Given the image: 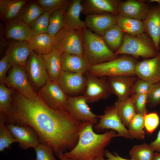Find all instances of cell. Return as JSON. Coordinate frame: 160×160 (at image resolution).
<instances>
[{
	"mask_svg": "<svg viewBox=\"0 0 160 160\" xmlns=\"http://www.w3.org/2000/svg\"><path fill=\"white\" fill-rule=\"evenodd\" d=\"M5 114L6 123L33 128L40 143L50 147L57 156L60 152L72 149L81 131L90 124L76 119L65 109L51 108L37 94L35 99L31 100L15 89L11 107Z\"/></svg>",
	"mask_w": 160,
	"mask_h": 160,
	"instance_id": "cell-1",
	"label": "cell"
},
{
	"mask_svg": "<svg viewBox=\"0 0 160 160\" xmlns=\"http://www.w3.org/2000/svg\"><path fill=\"white\" fill-rule=\"evenodd\" d=\"M93 126L89 124L81 132L76 145L64 155L71 160H93L105 156V149L112 139L118 137L114 130L107 131L101 134L94 132Z\"/></svg>",
	"mask_w": 160,
	"mask_h": 160,
	"instance_id": "cell-2",
	"label": "cell"
},
{
	"mask_svg": "<svg viewBox=\"0 0 160 160\" xmlns=\"http://www.w3.org/2000/svg\"><path fill=\"white\" fill-rule=\"evenodd\" d=\"M82 32L84 57L91 66L119 57L108 47L101 36L87 28Z\"/></svg>",
	"mask_w": 160,
	"mask_h": 160,
	"instance_id": "cell-3",
	"label": "cell"
},
{
	"mask_svg": "<svg viewBox=\"0 0 160 160\" xmlns=\"http://www.w3.org/2000/svg\"><path fill=\"white\" fill-rule=\"evenodd\" d=\"M159 52L151 39L143 33L136 36L124 33L122 44L115 53L117 55H129L148 59L156 56Z\"/></svg>",
	"mask_w": 160,
	"mask_h": 160,
	"instance_id": "cell-4",
	"label": "cell"
},
{
	"mask_svg": "<svg viewBox=\"0 0 160 160\" xmlns=\"http://www.w3.org/2000/svg\"><path fill=\"white\" fill-rule=\"evenodd\" d=\"M137 62L131 57L123 56L111 61L91 65L88 73L99 77L135 75Z\"/></svg>",
	"mask_w": 160,
	"mask_h": 160,
	"instance_id": "cell-5",
	"label": "cell"
},
{
	"mask_svg": "<svg viewBox=\"0 0 160 160\" xmlns=\"http://www.w3.org/2000/svg\"><path fill=\"white\" fill-rule=\"evenodd\" d=\"M54 47L61 54L84 57L82 30L76 29L65 25L55 36Z\"/></svg>",
	"mask_w": 160,
	"mask_h": 160,
	"instance_id": "cell-6",
	"label": "cell"
},
{
	"mask_svg": "<svg viewBox=\"0 0 160 160\" xmlns=\"http://www.w3.org/2000/svg\"><path fill=\"white\" fill-rule=\"evenodd\" d=\"M97 116L99 121L94 127L96 132H100L106 129H111L116 132L118 137L132 139L128 129L120 118L114 105L107 107L103 114L97 115Z\"/></svg>",
	"mask_w": 160,
	"mask_h": 160,
	"instance_id": "cell-7",
	"label": "cell"
},
{
	"mask_svg": "<svg viewBox=\"0 0 160 160\" xmlns=\"http://www.w3.org/2000/svg\"><path fill=\"white\" fill-rule=\"evenodd\" d=\"M48 106L54 109H65L69 97L57 81H47L37 92Z\"/></svg>",
	"mask_w": 160,
	"mask_h": 160,
	"instance_id": "cell-8",
	"label": "cell"
},
{
	"mask_svg": "<svg viewBox=\"0 0 160 160\" xmlns=\"http://www.w3.org/2000/svg\"><path fill=\"white\" fill-rule=\"evenodd\" d=\"M25 70L35 91L41 88L49 79L43 59L34 51L28 59Z\"/></svg>",
	"mask_w": 160,
	"mask_h": 160,
	"instance_id": "cell-9",
	"label": "cell"
},
{
	"mask_svg": "<svg viewBox=\"0 0 160 160\" xmlns=\"http://www.w3.org/2000/svg\"><path fill=\"white\" fill-rule=\"evenodd\" d=\"M4 84L17 90L27 99L34 100L37 95L24 69L12 67L5 79Z\"/></svg>",
	"mask_w": 160,
	"mask_h": 160,
	"instance_id": "cell-10",
	"label": "cell"
},
{
	"mask_svg": "<svg viewBox=\"0 0 160 160\" xmlns=\"http://www.w3.org/2000/svg\"><path fill=\"white\" fill-rule=\"evenodd\" d=\"M85 97L82 95L69 97L65 110L76 119L93 126L98 123L97 115L92 112Z\"/></svg>",
	"mask_w": 160,
	"mask_h": 160,
	"instance_id": "cell-11",
	"label": "cell"
},
{
	"mask_svg": "<svg viewBox=\"0 0 160 160\" xmlns=\"http://www.w3.org/2000/svg\"><path fill=\"white\" fill-rule=\"evenodd\" d=\"M87 82L83 95L87 102L93 103L109 98L112 94L106 77H99L86 74Z\"/></svg>",
	"mask_w": 160,
	"mask_h": 160,
	"instance_id": "cell-12",
	"label": "cell"
},
{
	"mask_svg": "<svg viewBox=\"0 0 160 160\" xmlns=\"http://www.w3.org/2000/svg\"><path fill=\"white\" fill-rule=\"evenodd\" d=\"M57 81L68 96L73 97L83 95L86 88L87 79L83 73L62 71Z\"/></svg>",
	"mask_w": 160,
	"mask_h": 160,
	"instance_id": "cell-13",
	"label": "cell"
},
{
	"mask_svg": "<svg viewBox=\"0 0 160 160\" xmlns=\"http://www.w3.org/2000/svg\"><path fill=\"white\" fill-rule=\"evenodd\" d=\"M6 124L18 143L21 149H34L40 143L37 134L30 126L11 123H6Z\"/></svg>",
	"mask_w": 160,
	"mask_h": 160,
	"instance_id": "cell-14",
	"label": "cell"
},
{
	"mask_svg": "<svg viewBox=\"0 0 160 160\" xmlns=\"http://www.w3.org/2000/svg\"><path fill=\"white\" fill-rule=\"evenodd\" d=\"M135 75L137 78L152 84L160 82V54L137 62Z\"/></svg>",
	"mask_w": 160,
	"mask_h": 160,
	"instance_id": "cell-15",
	"label": "cell"
},
{
	"mask_svg": "<svg viewBox=\"0 0 160 160\" xmlns=\"http://www.w3.org/2000/svg\"><path fill=\"white\" fill-rule=\"evenodd\" d=\"M32 50L27 41L12 42L9 43L5 55L12 67L25 69L28 59Z\"/></svg>",
	"mask_w": 160,
	"mask_h": 160,
	"instance_id": "cell-16",
	"label": "cell"
},
{
	"mask_svg": "<svg viewBox=\"0 0 160 160\" xmlns=\"http://www.w3.org/2000/svg\"><path fill=\"white\" fill-rule=\"evenodd\" d=\"M106 77L111 93L121 100L130 97L131 88L137 79L135 75H120Z\"/></svg>",
	"mask_w": 160,
	"mask_h": 160,
	"instance_id": "cell-17",
	"label": "cell"
},
{
	"mask_svg": "<svg viewBox=\"0 0 160 160\" xmlns=\"http://www.w3.org/2000/svg\"><path fill=\"white\" fill-rule=\"evenodd\" d=\"M121 1L115 0H85L82 1V13L86 16L92 14L111 13L119 15L118 9Z\"/></svg>",
	"mask_w": 160,
	"mask_h": 160,
	"instance_id": "cell-18",
	"label": "cell"
},
{
	"mask_svg": "<svg viewBox=\"0 0 160 160\" xmlns=\"http://www.w3.org/2000/svg\"><path fill=\"white\" fill-rule=\"evenodd\" d=\"M148 4L142 1L127 0L120 2L118 11L119 15L128 18L144 20L150 9Z\"/></svg>",
	"mask_w": 160,
	"mask_h": 160,
	"instance_id": "cell-19",
	"label": "cell"
},
{
	"mask_svg": "<svg viewBox=\"0 0 160 160\" xmlns=\"http://www.w3.org/2000/svg\"><path fill=\"white\" fill-rule=\"evenodd\" d=\"M116 20L117 16L105 13L87 15L84 22L86 28L102 37L108 28L116 24Z\"/></svg>",
	"mask_w": 160,
	"mask_h": 160,
	"instance_id": "cell-20",
	"label": "cell"
},
{
	"mask_svg": "<svg viewBox=\"0 0 160 160\" xmlns=\"http://www.w3.org/2000/svg\"><path fill=\"white\" fill-rule=\"evenodd\" d=\"M6 23L3 33L7 39L27 41L32 35L29 26L18 17Z\"/></svg>",
	"mask_w": 160,
	"mask_h": 160,
	"instance_id": "cell-21",
	"label": "cell"
},
{
	"mask_svg": "<svg viewBox=\"0 0 160 160\" xmlns=\"http://www.w3.org/2000/svg\"><path fill=\"white\" fill-rule=\"evenodd\" d=\"M144 31L152 41L158 51L160 41V6L150 8L143 22Z\"/></svg>",
	"mask_w": 160,
	"mask_h": 160,
	"instance_id": "cell-22",
	"label": "cell"
},
{
	"mask_svg": "<svg viewBox=\"0 0 160 160\" xmlns=\"http://www.w3.org/2000/svg\"><path fill=\"white\" fill-rule=\"evenodd\" d=\"M82 0L70 1L64 13L65 25L73 29L81 30L86 28L84 21L80 18L83 9Z\"/></svg>",
	"mask_w": 160,
	"mask_h": 160,
	"instance_id": "cell-23",
	"label": "cell"
},
{
	"mask_svg": "<svg viewBox=\"0 0 160 160\" xmlns=\"http://www.w3.org/2000/svg\"><path fill=\"white\" fill-rule=\"evenodd\" d=\"M62 71L84 74L88 72L91 66L84 57L66 53L61 54Z\"/></svg>",
	"mask_w": 160,
	"mask_h": 160,
	"instance_id": "cell-24",
	"label": "cell"
},
{
	"mask_svg": "<svg viewBox=\"0 0 160 160\" xmlns=\"http://www.w3.org/2000/svg\"><path fill=\"white\" fill-rule=\"evenodd\" d=\"M40 56L44 62L49 79L57 81L62 71L61 54L54 47L50 52Z\"/></svg>",
	"mask_w": 160,
	"mask_h": 160,
	"instance_id": "cell-25",
	"label": "cell"
},
{
	"mask_svg": "<svg viewBox=\"0 0 160 160\" xmlns=\"http://www.w3.org/2000/svg\"><path fill=\"white\" fill-rule=\"evenodd\" d=\"M55 37L48 33L32 35L27 41L32 51L40 55L46 54L53 49Z\"/></svg>",
	"mask_w": 160,
	"mask_h": 160,
	"instance_id": "cell-26",
	"label": "cell"
},
{
	"mask_svg": "<svg viewBox=\"0 0 160 160\" xmlns=\"http://www.w3.org/2000/svg\"><path fill=\"white\" fill-rule=\"evenodd\" d=\"M25 0H0V18L7 22L17 17L23 6L27 2Z\"/></svg>",
	"mask_w": 160,
	"mask_h": 160,
	"instance_id": "cell-27",
	"label": "cell"
},
{
	"mask_svg": "<svg viewBox=\"0 0 160 160\" xmlns=\"http://www.w3.org/2000/svg\"><path fill=\"white\" fill-rule=\"evenodd\" d=\"M123 33L119 26L115 24L108 28L102 37L108 47L115 53L122 44Z\"/></svg>",
	"mask_w": 160,
	"mask_h": 160,
	"instance_id": "cell-28",
	"label": "cell"
},
{
	"mask_svg": "<svg viewBox=\"0 0 160 160\" xmlns=\"http://www.w3.org/2000/svg\"><path fill=\"white\" fill-rule=\"evenodd\" d=\"M116 24L123 32L132 36H136L143 33V22L142 20L117 16Z\"/></svg>",
	"mask_w": 160,
	"mask_h": 160,
	"instance_id": "cell-29",
	"label": "cell"
},
{
	"mask_svg": "<svg viewBox=\"0 0 160 160\" xmlns=\"http://www.w3.org/2000/svg\"><path fill=\"white\" fill-rule=\"evenodd\" d=\"M114 105L121 121L126 127H128L137 113L132 97H130L124 100L117 99Z\"/></svg>",
	"mask_w": 160,
	"mask_h": 160,
	"instance_id": "cell-30",
	"label": "cell"
},
{
	"mask_svg": "<svg viewBox=\"0 0 160 160\" xmlns=\"http://www.w3.org/2000/svg\"><path fill=\"white\" fill-rule=\"evenodd\" d=\"M26 4L23 7L18 17L29 26L44 11L36 3Z\"/></svg>",
	"mask_w": 160,
	"mask_h": 160,
	"instance_id": "cell-31",
	"label": "cell"
},
{
	"mask_svg": "<svg viewBox=\"0 0 160 160\" xmlns=\"http://www.w3.org/2000/svg\"><path fill=\"white\" fill-rule=\"evenodd\" d=\"M5 113L0 112V151L10 149L11 144L17 142L5 124Z\"/></svg>",
	"mask_w": 160,
	"mask_h": 160,
	"instance_id": "cell-32",
	"label": "cell"
},
{
	"mask_svg": "<svg viewBox=\"0 0 160 160\" xmlns=\"http://www.w3.org/2000/svg\"><path fill=\"white\" fill-rule=\"evenodd\" d=\"M154 150L150 145L143 143L133 146L129 151L133 160H152Z\"/></svg>",
	"mask_w": 160,
	"mask_h": 160,
	"instance_id": "cell-33",
	"label": "cell"
},
{
	"mask_svg": "<svg viewBox=\"0 0 160 160\" xmlns=\"http://www.w3.org/2000/svg\"><path fill=\"white\" fill-rule=\"evenodd\" d=\"M129 133L132 138L143 140L145 137L143 115L136 113L128 127Z\"/></svg>",
	"mask_w": 160,
	"mask_h": 160,
	"instance_id": "cell-34",
	"label": "cell"
},
{
	"mask_svg": "<svg viewBox=\"0 0 160 160\" xmlns=\"http://www.w3.org/2000/svg\"><path fill=\"white\" fill-rule=\"evenodd\" d=\"M64 12L65 11L59 10L53 12L50 14L47 33L55 37L64 26Z\"/></svg>",
	"mask_w": 160,
	"mask_h": 160,
	"instance_id": "cell-35",
	"label": "cell"
},
{
	"mask_svg": "<svg viewBox=\"0 0 160 160\" xmlns=\"http://www.w3.org/2000/svg\"><path fill=\"white\" fill-rule=\"evenodd\" d=\"M50 13L44 12L29 26L32 35L47 33Z\"/></svg>",
	"mask_w": 160,
	"mask_h": 160,
	"instance_id": "cell-36",
	"label": "cell"
},
{
	"mask_svg": "<svg viewBox=\"0 0 160 160\" xmlns=\"http://www.w3.org/2000/svg\"><path fill=\"white\" fill-rule=\"evenodd\" d=\"M69 1L67 0H39L37 2L44 12L52 13L59 10L65 11Z\"/></svg>",
	"mask_w": 160,
	"mask_h": 160,
	"instance_id": "cell-37",
	"label": "cell"
},
{
	"mask_svg": "<svg viewBox=\"0 0 160 160\" xmlns=\"http://www.w3.org/2000/svg\"><path fill=\"white\" fill-rule=\"evenodd\" d=\"M14 89L7 87L4 84L0 85V112L6 113L9 109L12 103Z\"/></svg>",
	"mask_w": 160,
	"mask_h": 160,
	"instance_id": "cell-38",
	"label": "cell"
},
{
	"mask_svg": "<svg viewBox=\"0 0 160 160\" xmlns=\"http://www.w3.org/2000/svg\"><path fill=\"white\" fill-rule=\"evenodd\" d=\"M144 126L146 131L152 134L159 126L160 122L158 113L153 112L147 113L143 115Z\"/></svg>",
	"mask_w": 160,
	"mask_h": 160,
	"instance_id": "cell-39",
	"label": "cell"
},
{
	"mask_svg": "<svg viewBox=\"0 0 160 160\" xmlns=\"http://www.w3.org/2000/svg\"><path fill=\"white\" fill-rule=\"evenodd\" d=\"M153 84L137 78L131 90L130 97L143 94H148L150 91Z\"/></svg>",
	"mask_w": 160,
	"mask_h": 160,
	"instance_id": "cell-40",
	"label": "cell"
},
{
	"mask_svg": "<svg viewBox=\"0 0 160 160\" xmlns=\"http://www.w3.org/2000/svg\"><path fill=\"white\" fill-rule=\"evenodd\" d=\"M147 105L152 108L160 105V82L153 84L147 94Z\"/></svg>",
	"mask_w": 160,
	"mask_h": 160,
	"instance_id": "cell-41",
	"label": "cell"
},
{
	"mask_svg": "<svg viewBox=\"0 0 160 160\" xmlns=\"http://www.w3.org/2000/svg\"><path fill=\"white\" fill-rule=\"evenodd\" d=\"M132 97L137 113L143 115L148 113L147 94H143L131 97Z\"/></svg>",
	"mask_w": 160,
	"mask_h": 160,
	"instance_id": "cell-42",
	"label": "cell"
},
{
	"mask_svg": "<svg viewBox=\"0 0 160 160\" xmlns=\"http://www.w3.org/2000/svg\"><path fill=\"white\" fill-rule=\"evenodd\" d=\"M34 149L36 160H57L53 155L52 150L45 145L40 143Z\"/></svg>",
	"mask_w": 160,
	"mask_h": 160,
	"instance_id": "cell-43",
	"label": "cell"
},
{
	"mask_svg": "<svg viewBox=\"0 0 160 160\" xmlns=\"http://www.w3.org/2000/svg\"><path fill=\"white\" fill-rule=\"evenodd\" d=\"M12 67L8 58L5 55L0 60V83L4 84L8 70Z\"/></svg>",
	"mask_w": 160,
	"mask_h": 160,
	"instance_id": "cell-44",
	"label": "cell"
},
{
	"mask_svg": "<svg viewBox=\"0 0 160 160\" xmlns=\"http://www.w3.org/2000/svg\"><path fill=\"white\" fill-rule=\"evenodd\" d=\"M105 156L107 158L106 160H133L132 159H128L123 158L116 152L114 153V155L113 154L108 150H105Z\"/></svg>",
	"mask_w": 160,
	"mask_h": 160,
	"instance_id": "cell-45",
	"label": "cell"
},
{
	"mask_svg": "<svg viewBox=\"0 0 160 160\" xmlns=\"http://www.w3.org/2000/svg\"><path fill=\"white\" fill-rule=\"evenodd\" d=\"M154 151L160 153V130L158 132L156 139L150 144Z\"/></svg>",
	"mask_w": 160,
	"mask_h": 160,
	"instance_id": "cell-46",
	"label": "cell"
},
{
	"mask_svg": "<svg viewBox=\"0 0 160 160\" xmlns=\"http://www.w3.org/2000/svg\"><path fill=\"white\" fill-rule=\"evenodd\" d=\"M58 159L60 160H71L66 157L62 152H60L57 155Z\"/></svg>",
	"mask_w": 160,
	"mask_h": 160,
	"instance_id": "cell-47",
	"label": "cell"
},
{
	"mask_svg": "<svg viewBox=\"0 0 160 160\" xmlns=\"http://www.w3.org/2000/svg\"><path fill=\"white\" fill-rule=\"evenodd\" d=\"M152 160H160V153H154Z\"/></svg>",
	"mask_w": 160,
	"mask_h": 160,
	"instance_id": "cell-48",
	"label": "cell"
},
{
	"mask_svg": "<svg viewBox=\"0 0 160 160\" xmlns=\"http://www.w3.org/2000/svg\"><path fill=\"white\" fill-rule=\"evenodd\" d=\"M148 1L151 3L156 2L158 3L160 6V0H150Z\"/></svg>",
	"mask_w": 160,
	"mask_h": 160,
	"instance_id": "cell-49",
	"label": "cell"
},
{
	"mask_svg": "<svg viewBox=\"0 0 160 160\" xmlns=\"http://www.w3.org/2000/svg\"><path fill=\"white\" fill-rule=\"evenodd\" d=\"M104 156L99 157L93 160H104Z\"/></svg>",
	"mask_w": 160,
	"mask_h": 160,
	"instance_id": "cell-50",
	"label": "cell"
},
{
	"mask_svg": "<svg viewBox=\"0 0 160 160\" xmlns=\"http://www.w3.org/2000/svg\"><path fill=\"white\" fill-rule=\"evenodd\" d=\"M159 54H160V41L159 44Z\"/></svg>",
	"mask_w": 160,
	"mask_h": 160,
	"instance_id": "cell-51",
	"label": "cell"
},
{
	"mask_svg": "<svg viewBox=\"0 0 160 160\" xmlns=\"http://www.w3.org/2000/svg\"></svg>",
	"mask_w": 160,
	"mask_h": 160,
	"instance_id": "cell-52",
	"label": "cell"
}]
</instances>
